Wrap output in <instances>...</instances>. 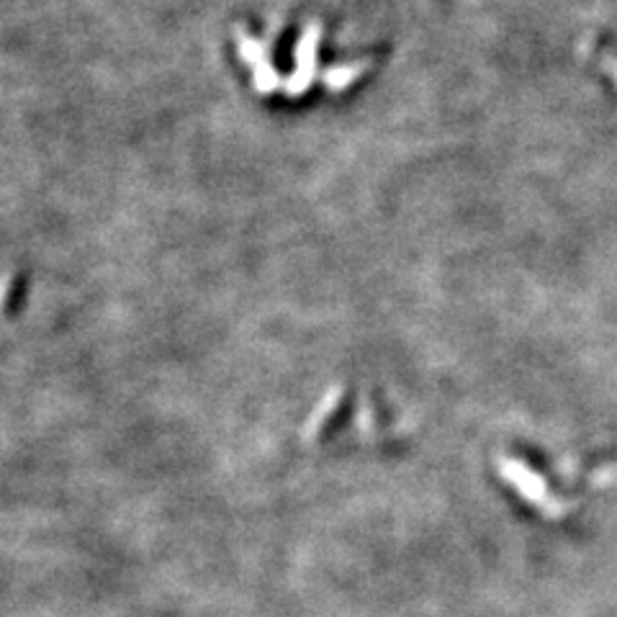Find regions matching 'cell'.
I'll use <instances>...</instances> for the list:
<instances>
[{
	"label": "cell",
	"mask_w": 617,
	"mask_h": 617,
	"mask_svg": "<svg viewBox=\"0 0 617 617\" xmlns=\"http://www.w3.org/2000/svg\"><path fill=\"white\" fill-rule=\"evenodd\" d=\"M607 70L612 72V78H615V83H617V62H615V60L607 62Z\"/></svg>",
	"instance_id": "cell-1"
}]
</instances>
